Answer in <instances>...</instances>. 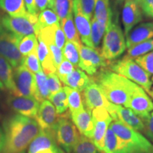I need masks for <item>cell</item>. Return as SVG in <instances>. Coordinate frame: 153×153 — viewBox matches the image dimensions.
Masks as SVG:
<instances>
[{
    "label": "cell",
    "mask_w": 153,
    "mask_h": 153,
    "mask_svg": "<svg viewBox=\"0 0 153 153\" xmlns=\"http://www.w3.org/2000/svg\"><path fill=\"white\" fill-rule=\"evenodd\" d=\"M5 143L1 153H23L38 135L41 128L33 118L13 115L4 120Z\"/></svg>",
    "instance_id": "6da1fadb"
},
{
    "label": "cell",
    "mask_w": 153,
    "mask_h": 153,
    "mask_svg": "<svg viewBox=\"0 0 153 153\" xmlns=\"http://www.w3.org/2000/svg\"><path fill=\"white\" fill-rule=\"evenodd\" d=\"M103 92L112 104L125 106L137 84L123 75L108 70H101L95 77Z\"/></svg>",
    "instance_id": "7a4b0ae2"
},
{
    "label": "cell",
    "mask_w": 153,
    "mask_h": 153,
    "mask_svg": "<svg viewBox=\"0 0 153 153\" xmlns=\"http://www.w3.org/2000/svg\"><path fill=\"white\" fill-rule=\"evenodd\" d=\"M108 65L110 70L135 82L147 92L150 90L152 85L150 79V74L145 71L132 58L125 56L120 60L113 61Z\"/></svg>",
    "instance_id": "3957f363"
},
{
    "label": "cell",
    "mask_w": 153,
    "mask_h": 153,
    "mask_svg": "<svg viewBox=\"0 0 153 153\" xmlns=\"http://www.w3.org/2000/svg\"><path fill=\"white\" fill-rule=\"evenodd\" d=\"M109 127L123 141L128 153H150L152 151L153 145L140 132L119 120H114Z\"/></svg>",
    "instance_id": "277c9868"
},
{
    "label": "cell",
    "mask_w": 153,
    "mask_h": 153,
    "mask_svg": "<svg viewBox=\"0 0 153 153\" xmlns=\"http://www.w3.org/2000/svg\"><path fill=\"white\" fill-rule=\"evenodd\" d=\"M126 42L123 30L116 24H113L106 30L103 40L101 54L108 61L118 58L125 52Z\"/></svg>",
    "instance_id": "5b68a950"
},
{
    "label": "cell",
    "mask_w": 153,
    "mask_h": 153,
    "mask_svg": "<svg viewBox=\"0 0 153 153\" xmlns=\"http://www.w3.org/2000/svg\"><path fill=\"white\" fill-rule=\"evenodd\" d=\"M55 131L57 144L67 153H71L79 140L80 135L68 113L60 115Z\"/></svg>",
    "instance_id": "8992f818"
},
{
    "label": "cell",
    "mask_w": 153,
    "mask_h": 153,
    "mask_svg": "<svg viewBox=\"0 0 153 153\" xmlns=\"http://www.w3.org/2000/svg\"><path fill=\"white\" fill-rule=\"evenodd\" d=\"M22 38L9 32L0 24V55L14 68L22 65L25 60L18 47Z\"/></svg>",
    "instance_id": "52a82bcc"
},
{
    "label": "cell",
    "mask_w": 153,
    "mask_h": 153,
    "mask_svg": "<svg viewBox=\"0 0 153 153\" xmlns=\"http://www.w3.org/2000/svg\"><path fill=\"white\" fill-rule=\"evenodd\" d=\"M38 16L30 14L29 13L23 16L4 15L1 19V24L11 33L20 37H24L36 33Z\"/></svg>",
    "instance_id": "ba28073f"
},
{
    "label": "cell",
    "mask_w": 153,
    "mask_h": 153,
    "mask_svg": "<svg viewBox=\"0 0 153 153\" xmlns=\"http://www.w3.org/2000/svg\"><path fill=\"white\" fill-rule=\"evenodd\" d=\"M14 82L15 89L11 94L36 98L37 91L36 75L24 64L14 68Z\"/></svg>",
    "instance_id": "9c48e42d"
},
{
    "label": "cell",
    "mask_w": 153,
    "mask_h": 153,
    "mask_svg": "<svg viewBox=\"0 0 153 153\" xmlns=\"http://www.w3.org/2000/svg\"><path fill=\"white\" fill-rule=\"evenodd\" d=\"M107 65L106 60L98 50L81 45L78 67L89 75H94L99 68Z\"/></svg>",
    "instance_id": "30bf717a"
},
{
    "label": "cell",
    "mask_w": 153,
    "mask_h": 153,
    "mask_svg": "<svg viewBox=\"0 0 153 153\" xmlns=\"http://www.w3.org/2000/svg\"><path fill=\"white\" fill-rule=\"evenodd\" d=\"M92 118L94 125L92 141L97 149L103 152L104 147V137L106 131L112 122V118L105 108H96L92 110Z\"/></svg>",
    "instance_id": "8fae6325"
},
{
    "label": "cell",
    "mask_w": 153,
    "mask_h": 153,
    "mask_svg": "<svg viewBox=\"0 0 153 153\" xmlns=\"http://www.w3.org/2000/svg\"><path fill=\"white\" fill-rule=\"evenodd\" d=\"M124 106L131 109L143 120L153 111V101L144 89L137 85Z\"/></svg>",
    "instance_id": "7c38bea8"
},
{
    "label": "cell",
    "mask_w": 153,
    "mask_h": 153,
    "mask_svg": "<svg viewBox=\"0 0 153 153\" xmlns=\"http://www.w3.org/2000/svg\"><path fill=\"white\" fill-rule=\"evenodd\" d=\"M39 101L34 97L9 94L7 104L11 110L19 115L35 118L39 108Z\"/></svg>",
    "instance_id": "4fadbf2b"
},
{
    "label": "cell",
    "mask_w": 153,
    "mask_h": 153,
    "mask_svg": "<svg viewBox=\"0 0 153 153\" xmlns=\"http://www.w3.org/2000/svg\"><path fill=\"white\" fill-rule=\"evenodd\" d=\"M83 99L86 108L89 111H92L96 108H105L109 111L113 105L94 79H91V82L83 91Z\"/></svg>",
    "instance_id": "5bb4252c"
},
{
    "label": "cell",
    "mask_w": 153,
    "mask_h": 153,
    "mask_svg": "<svg viewBox=\"0 0 153 153\" xmlns=\"http://www.w3.org/2000/svg\"><path fill=\"white\" fill-rule=\"evenodd\" d=\"M108 113L113 120H119L136 131L143 132L144 131L145 126L143 120L130 108L122 106L121 105L113 104Z\"/></svg>",
    "instance_id": "9a60e30c"
},
{
    "label": "cell",
    "mask_w": 153,
    "mask_h": 153,
    "mask_svg": "<svg viewBox=\"0 0 153 153\" xmlns=\"http://www.w3.org/2000/svg\"><path fill=\"white\" fill-rule=\"evenodd\" d=\"M60 115L57 113L54 105L47 99L43 101L39 106L35 120L41 129L55 131Z\"/></svg>",
    "instance_id": "2e32d148"
},
{
    "label": "cell",
    "mask_w": 153,
    "mask_h": 153,
    "mask_svg": "<svg viewBox=\"0 0 153 153\" xmlns=\"http://www.w3.org/2000/svg\"><path fill=\"white\" fill-rule=\"evenodd\" d=\"M122 11V21L126 36L135 25L143 20V11L138 0H125Z\"/></svg>",
    "instance_id": "e0dca14e"
},
{
    "label": "cell",
    "mask_w": 153,
    "mask_h": 153,
    "mask_svg": "<svg viewBox=\"0 0 153 153\" xmlns=\"http://www.w3.org/2000/svg\"><path fill=\"white\" fill-rule=\"evenodd\" d=\"M73 12L74 14V24L82 42L86 46L94 48L91 38L90 19L82 11L79 0H73Z\"/></svg>",
    "instance_id": "ac0fdd59"
},
{
    "label": "cell",
    "mask_w": 153,
    "mask_h": 153,
    "mask_svg": "<svg viewBox=\"0 0 153 153\" xmlns=\"http://www.w3.org/2000/svg\"><path fill=\"white\" fill-rule=\"evenodd\" d=\"M28 147V153H37L43 150L57 148L59 146L57 143L55 131L41 129Z\"/></svg>",
    "instance_id": "d6986e66"
},
{
    "label": "cell",
    "mask_w": 153,
    "mask_h": 153,
    "mask_svg": "<svg viewBox=\"0 0 153 153\" xmlns=\"http://www.w3.org/2000/svg\"><path fill=\"white\" fill-rule=\"evenodd\" d=\"M71 119L79 133L84 136L92 139L94 125L91 111L84 108L83 110L70 114Z\"/></svg>",
    "instance_id": "ffe728a7"
},
{
    "label": "cell",
    "mask_w": 153,
    "mask_h": 153,
    "mask_svg": "<svg viewBox=\"0 0 153 153\" xmlns=\"http://www.w3.org/2000/svg\"><path fill=\"white\" fill-rule=\"evenodd\" d=\"M153 38V22L142 23L132 29L126 36L128 49L141 42Z\"/></svg>",
    "instance_id": "44dd1931"
},
{
    "label": "cell",
    "mask_w": 153,
    "mask_h": 153,
    "mask_svg": "<svg viewBox=\"0 0 153 153\" xmlns=\"http://www.w3.org/2000/svg\"><path fill=\"white\" fill-rule=\"evenodd\" d=\"M90 78L77 67H75L74 70L65 78L63 83L76 90L83 91L91 82Z\"/></svg>",
    "instance_id": "7402d4cb"
},
{
    "label": "cell",
    "mask_w": 153,
    "mask_h": 153,
    "mask_svg": "<svg viewBox=\"0 0 153 153\" xmlns=\"http://www.w3.org/2000/svg\"><path fill=\"white\" fill-rule=\"evenodd\" d=\"M104 153H128L125 143L117 136L110 127L107 129L104 137Z\"/></svg>",
    "instance_id": "603a6c76"
},
{
    "label": "cell",
    "mask_w": 153,
    "mask_h": 153,
    "mask_svg": "<svg viewBox=\"0 0 153 153\" xmlns=\"http://www.w3.org/2000/svg\"><path fill=\"white\" fill-rule=\"evenodd\" d=\"M112 16L109 0H96L94 17L104 25L106 30L112 24Z\"/></svg>",
    "instance_id": "cb8c5ba5"
},
{
    "label": "cell",
    "mask_w": 153,
    "mask_h": 153,
    "mask_svg": "<svg viewBox=\"0 0 153 153\" xmlns=\"http://www.w3.org/2000/svg\"><path fill=\"white\" fill-rule=\"evenodd\" d=\"M37 53L44 73L45 74L55 73L56 68L54 65L51 51H50L48 46L44 42L39 41L37 48Z\"/></svg>",
    "instance_id": "d4e9b609"
},
{
    "label": "cell",
    "mask_w": 153,
    "mask_h": 153,
    "mask_svg": "<svg viewBox=\"0 0 153 153\" xmlns=\"http://www.w3.org/2000/svg\"><path fill=\"white\" fill-rule=\"evenodd\" d=\"M0 82L5 89L10 91V94L14 92V71L10 63L1 55H0Z\"/></svg>",
    "instance_id": "484cf974"
},
{
    "label": "cell",
    "mask_w": 153,
    "mask_h": 153,
    "mask_svg": "<svg viewBox=\"0 0 153 153\" xmlns=\"http://www.w3.org/2000/svg\"><path fill=\"white\" fill-rule=\"evenodd\" d=\"M70 89V87L65 86V87H62V89L57 92L49 96L48 99L54 105L57 113L59 115L65 113L69 108L68 94Z\"/></svg>",
    "instance_id": "4316f807"
},
{
    "label": "cell",
    "mask_w": 153,
    "mask_h": 153,
    "mask_svg": "<svg viewBox=\"0 0 153 153\" xmlns=\"http://www.w3.org/2000/svg\"><path fill=\"white\" fill-rule=\"evenodd\" d=\"M0 8L10 16H23L28 14L24 0H0Z\"/></svg>",
    "instance_id": "83f0119b"
},
{
    "label": "cell",
    "mask_w": 153,
    "mask_h": 153,
    "mask_svg": "<svg viewBox=\"0 0 153 153\" xmlns=\"http://www.w3.org/2000/svg\"><path fill=\"white\" fill-rule=\"evenodd\" d=\"M60 22L61 28L64 31L67 41L74 42V43L82 45L79 33H78L75 24H74L73 20L72 14L70 15L66 18L61 19Z\"/></svg>",
    "instance_id": "f1b7e54d"
},
{
    "label": "cell",
    "mask_w": 153,
    "mask_h": 153,
    "mask_svg": "<svg viewBox=\"0 0 153 153\" xmlns=\"http://www.w3.org/2000/svg\"><path fill=\"white\" fill-rule=\"evenodd\" d=\"M60 21L57 14L52 9H45L38 16V21L36 24V33L42 28L59 23Z\"/></svg>",
    "instance_id": "f546056e"
},
{
    "label": "cell",
    "mask_w": 153,
    "mask_h": 153,
    "mask_svg": "<svg viewBox=\"0 0 153 153\" xmlns=\"http://www.w3.org/2000/svg\"><path fill=\"white\" fill-rule=\"evenodd\" d=\"M36 80V99L39 101H42L48 99L50 93L48 87L47 74L44 73L43 71H41L35 74Z\"/></svg>",
    "instance_id": "4dcf8cb0"
},
{
    "label": "cell",
    "mask_w": 153,
    "mask_h": 153,
    "mask_svg": "<svg viewBox=\"0 0 153 153\" xmlns=\"http://www.w3.org/2000/svg\"><path fill=\"white\" fill-rule=\"evenodd\" d=\"M82 45L74 42L67 41L62 49L65 58L70 61L74 67H77L79 62V51Z\"/></svg>",
    "instance_id": "1f68e13d"
},
{
    "label": "cell",
    "mask_w": 153,
    "mask_h": 153,
    "mask_svg": "<svg viewBox=\"0 0 153 153\" xmlns=\"http://www.w3.org/2000/svg\"><path fill=\"white\" fill-rule=\"evenodd\" d=\"M153 51V38L141 42L128 49L126 57L130 58H136L147 53Z\"/></svg>",
    "instance_id": "d6a6232c"
},
{
    "label": "cell",
    "mask_w": 153,
    "mask_h": 153,
    "mask_svg": "<svg viewBox=\"0 0 153 153\" xmlns=\"http://www.w3.org/2000/svg\"><path fill=\"white\" fill-rule=\"evenodd\" d=\"M38 38L34 34L24 36L19 43V50L24 57H26L38 48Z\"/></svg>",
    "instance_id": "836d02e7"
},
{
    "label": "cell",
    "mask_w": 153,
    "mask_h": 153,
    "mask_svg": "<svg viewBox=\"0 0 153 153\" xmlns=\"http://www.w3.org/2000/svg\"><path fill=\"white\" fill-rule=\"evenodd\" d=\"M59 18L63 19L73 14V0H54L53 8Z\"/></svg>",
    "instance_id": "e575fe53"
},
{
    "label": "cell",
    "mask_w": 153,
    "mask_h": 153,
    "mask_svg": "<svg viewBox=\"0 0 153 153\" xmlns=\"http://www.w3.org/2000/svg\"><path fill=\"white\" fill-rule=\"evenodd\" d=\"M72 152L73 153H104L97 149L92 140L82 135H80Z\"/></svg>",
    "instance_id": "d590c367"
},
{
    "label": "cell",
    "mask_w": 153,
    "mask_h": 153,
    "mask_svg": "<svg viewBox=\"0 0 153 153\" xmlns=\"http://www.w3.org/2000/svg\"><path fill=\"white\" fill-rule=\"evenodd\" d=\"M106 30L104 25L94 16L91 22V38L94 48L97 49V48H98Z\"/></svg>",
    "instance_id": "8d00e7d4"
},
{
    "label": "cell",
    "mask_w": 153,
    "mask_h": 153,
    "mask_svg": "<svg viewBox=\"0 0 153 153\" xmlns=\"http://www.w3.org/2000/svg\"><path fill=\"white\" fill-rule=\"evenodd\" d=\"M60 26V23H57V24L42 28L36 33V37L38 41L44 42L47 45L55 44V32Z\"/></svg>",
    "instance_id": "74e56055"
},
{
    "label": "cell",
    "mask_w": 153,
    "mask_h": 153,
    "mask_svg": "<svg viewBox=\"0 0 153 153\" xmlns=\"http://www.w3.org/2000/svg\"><path fill=\"white\" fill-rule=\"evenodd\" d=\"M68 107L70 114H75L84 109L82 96L79 91L70 88L68 94Z\"/></svg>",
    "instance_id": "f35d334b"
},
{
    "label": "cell",
    "mask_w": 153,
    "mask_h": 153,
    "mask_svg": "<svg viewBox=\"0 0 153 153\" xmlns=\"http://www.w3.org/2000/svg\"><path fill=\"white\" fill-rule=\"evenodd\" d=\"M23 64L33 73L36 74L41 71H43L41 62L38 59L37 51H34L30 54L28 55L26 57H25L24 62Z\"/></svg>",
    "instance_id": "ab89813d"
},
{
    "label": "cell",
    "mask_w": 153,
    "mask_h": 153,
    "mask_svg": "<svg viewBox=\"0 0 153 153\" xmlns=\"http://www.w3.org/2000/svg\"><path fill=\"white\" fill-rule=\"evenodd\" d=\"M135 61L145 71L150 74H153V51L136 57Z\"/></svg>",
    "instance_id": "60d3db41"
},
{
    "label": "cell",
    "mask_w": 153,
    "mask_h": 153,
    "mask_svg": "<svg viewBox=\"0 0 153 153\" xmlns=\"http://www.w3.org/2000/svg\"><path fill=\"white\" fill-rule=\"evenodd\" d=\"M75 68L73 64H72L70 61L64 58L60 65L56 69V74L62 82L65 79V78L73 71Z\"/></svg>",
    "instance_id": "b9f144b4"
},
{
    "label": "cell",
    "mask_w": 153,
    "mask_h": 153,
    "mask_svg": "<svg viewBox=\"0 0 153 153\" xmlns=\"http://www.w3.org/2000/svg\"><path fill=\"white\" fill-rule=\"evenodd\" d=\"M47 81L50 95L57 92L62 89L60 79H59L56 73H51L47 74Z\"/></svg>",
    "instance_id": "7bdbcfd3"
},
{
    "label": "cell",
    "mask_w": 153,
    "mask_h": 153,
    "mask_svg": "<svg viewBox=\"0 0 153 153\" xmlns=\"http://www.w3.org/2000/svg\"><path fill=\"white\" fill-rule=\"evenodd\" d=\"M79 1L82 12L91 19L94 11L96 0H79Z\"/></svg>",
    "instance_id": "ee69618b"
},
{
    "label": "cell",
    "mask_w": 153,
    "mask_h": 153,
    "mask_svg": "<svg viewBox=\"0 0 153 153\" xmlns=\"http://www.w3.org/2000/svg\"><path fill=\"white\" fill-rule=\"evenodd\" d=\"M50 51H51V55H52L53 62H54V65L55 68L57 69V67L60 65V63L62 62L64 60L65 57L63 55L62 50L58 48L55 44H51V45H48Z\"/></svg>",
    "instance_id": "f6af8a7d"
},
{
    "label": "cell",
    "mask_w": 153,
    "mask_h": 153,
    "mask_svg": "<svg viewBox=\"0 0 153 153\" xmlns=\"http://www.w3.org/2000/svg\"><path fill=\"white\" fill-rule=\"evenodd\" d=\"M143 121L145 126L143 133L150 141L153 142V111Z\"/></svg>",
    "instance_id": "bcb514c9"
},
{
    "label": "cell",
    "mask_w": 153,
    "mask_h": 153,
    "mask_svg": "<svg viewBox=\"0 0 153 153\" xmlns=\"http://www.w3.org/2000/svg\"><path fill=\"white\" fill-rule=\"evenodd\" d=\"M143 13L148 18L153 19V0H138Z\"/></svg>",
    "instance_id": "7dc6e473"
},
{
    "label": "cell",
    "mask_w": 153,
    "mask_h": 153,
    "mask_svg": "<svg viewBox=\"0 0 153 153\" xmlns=\"http://www.w3.org/2000/svg\"><path fill=\"white\" fill-rule=\"evenodd\" d=\"M66 37L64 31L60 26L56 30L55 35V45L61 50L63 49L66 43Z\"/></svg>",
    "instance_id": "c3c4849f"
},
{
    "label": "cell",
    "mask_w": 153,
    "mask_h": 153,
    "mask_svg": "<svg viewBox=\"0 0 153 153\" xmlns=\"http://www.w3.org/2000/svg\"><path fill=\"white\" fill-rule=\"evenodd\" d=\"M35 4L38 13L42 12L47 8L53 9L54 0H35Z\"/></svg>",
    "instance_id": "681fc988"
},
{
    "label": "cell",
    "mask_w": 153,
    "mask_h": 153,
    "mask_svg": "<svg viewBox=\"0 0 153 153\" xmlns=\"http://www.w3.org/2000/svg\"><path fill=\"white\" fill-rule=\"evenodd\" d=\"M24 4L28 13L32 15H38L36 7L35 0H24Z\"/></svg>",
    "instance_id": "f907efd6"
},
{
    "label": "cell",
    "mask_w": 153,
    "mask_h": 153,
    "mask_svg": "<svg viewBox=\"0 0 153 153\" xmlns=\"http://www.w3.org/2000/svg\"><path fill=\"white\" fill-rule=\"evenodd\" d=\"M37 153H64V152H63L60 147H57V148H55L47 149V150H41Z\"/></svg>",
    "instance_id": "816d5d0a"
},
{
    "label": "cell",
    "mask_w": 153,
    "mask_h": 153,
    "mask_svg": "<svg viewBox=\"0 0 153 153\" xmlns=\"http://www.w3.org/2000/svg\"><path fill=\"white\" fill-rule=\"evenodd\" d=\"M5 143V135L4 130L0 127V153L2 152Z\"/></svg>",
    "instance_id": "f5cc1de1"
},
{
    "label": "cell",
    "mask_w": 153,
    "mask_h": 153,
    "mask_svg": "<svg viewBox=\"0 0 153 153\" xmlns=\"http://www.w3.org/2000/svg\"><path fill=\"white\" fill-rule=\"evenodd\" d=\"M4 89H5L4 87L2 84H1V82H0V92H1V91H3V90H4Z\"/></svg>",
    "instance_id": "db71d44e"
},
{
    "label": "cell",
    "mask_w": 153,
    "mask_h": 153,
    "mask_svg": "<svg viewBox=\"0 0 153 153\" xmlns=\"http://www.w3.org/2000/svg\"><path fill=\"white\" fill-rule=\"evenodd\" d=\"M148 93L149 94V95L151 97H152V98L153 99V91H148Z\"/></svg>",
    "instance_id": "11a10c76"
},
{
    "label": "cell",
    "mask_w": 153,
    "mask_h": 153,
    "mask_svg": "<svg viewBox=\"0 0 153 153\" xmlns=\"http://www.w3.org/2000/svg\"><path fill=\"white\" fill-rule=\"evenodd\" d=\"M125 1V0H116V1H117L118 3H121L123 2V1Z\"/></svg>",
    "instance_id": "9f6ffc18"
},
{
    "label": "cell",
    "mask_w": 153,
    "mask_h": 153,
    "mask_svg": "<svg viewBox=\"0 0 153 153\" xmlns=\"http://www.w3.org/2000/svg\"><path fill=\"white\" fill-rule=\"evenodd\" d=\"M152 82H153V76L152 77ZM152 91H153V87L152 88Z\"/></svg>",
    "instance_id": "6f0895ef"
},
{
    "label": "cell",
    "mask_w": 153,
    "mask_h": 153,
    "mask_svg": "<svg viewBox=\"0 0 153 153\" xmlns=\"http://www.w3.org/2000/svg\"><path fill=\"white\" fill-rule=\"evenodd\" d=\"M150 153H153V148H152V151H151Z\"/></svg>",
    "instance_id": "680465c9"
}]
</instances>
